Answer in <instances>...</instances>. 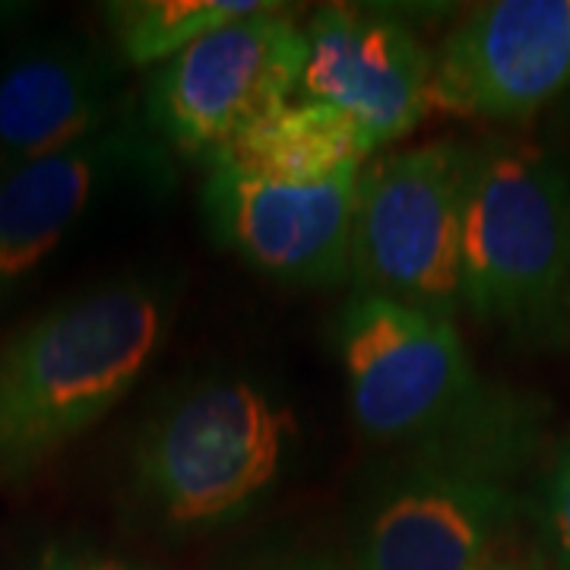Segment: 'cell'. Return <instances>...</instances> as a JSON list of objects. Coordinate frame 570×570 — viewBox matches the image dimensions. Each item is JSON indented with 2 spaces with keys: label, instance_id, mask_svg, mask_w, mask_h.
I'll return each instance as SVG.
<instances>
[{
  "label": "cell",
  "instance_id": "cell-17",
  "mask_svg": "<svg viewBox=\"0 0 570 570\" xmlns=\"http://www.w3.org/2000/svg\"><path fill=\"white\" fill-rule=\"evenodd\" d=\"M61 570H140L124 561H111V558H92V561H80V564H63Z\"/></svg>",
  "mask_w": 570,
  "mask_h": 570
},
{
  "label": "cell",
  "instance_id": "cell-16",
  "mask_svg": "<svg viewBox=\"0 0 570 570\" xmlns=\"http://www.w3.org/2000/svg\"><path fill=\"white\" fill-rule=\"evenodd\" d=\"M247 570H340L333 568L324 558H276V561H266V564H254Z\"/></svg>",
  "mask_w": 570,
  "mask_h": 570
},
{
  "label": "cell",
  "instance_id": "cell-15",
  "mask_svg": "<svg viewBox=\"0 0 570 570\" xmlns=\"http://www.w3.org/2000/svg\"><path fill=\"white\" fill-rule=\"evenodd\" d=\"M542 527H546L549 546L558 554V561L564 564V570H570V438L558 453L549 485H546Z\"/></svg>",
  "mask_w": 570,
  "mask_h": 570
},
{
  "label": "cell",
  "instance_id": "cell-4",
  "mask_svg": "<svg viewBox=\"0 0 570 570\" xmlns=\"http://www.w3.org/2000/svg\"><path fill=\"white\" fill-rule=\"evenodd\" d=\"M570 276V168L539 146L472 153L460 302L510 333L549 324Z\"/></svg>",
  "mask_w": 570,
  "mask_h": 570
},
{
  "label": "cell",
  "instance_id": "cell-10",
  "mask_svg": "<svg viewBox=\"0 0 570 570\" xmlns=\"http://www.w3.org/2000/svg\"><path fill=\"white\" fill-rule=\"evenodd\" d=\"M570 86V0H494L450 32L431 105L489 121H523Z\"/></svg>",
  "mask_w": 570,
  "mask_h": 570
},
{
  "label": "cell",
  "instance_id": "cell-2",
  "mask_svg": "<svg viewBox=\"0 0 570 570\" xmlns=\"http://www.w3.org/2000/svg\"><path fill=\"white\" fill-rule=\"evenodd\" d=\"M178 292L121 276L48 307L0 340V485H26L137 387Z\"/></svg>",
  "mask_w": 570,
  "mask_h": 570
},
{
  "label": "cell",
  "instance_id": "cell-13",
  "mask_svg": "<svg viewBox=\"0 0 570 570\" xmlns=\"http://www.w3.org/2000/svg\"><path fill=\"white\" fill-rule=\"evenodd\" d=\"M377 149L362 124L326 102H285L223 142L206 163L269 184H321L362 171Z\"/></svg>",
  "mask_w": 570,
  "mask_h": 570
},
{
  "label": "cell",
  "instance_id": "cell-5",
  "mask_svg": "<svg viewBox=\"0 0 570 570\" xmlns=\"http://www.w3.org/2000/svg\"><path fill=\"white\" fill-rule=\"evenodd\" d=\"M472 153L428 142L362 168L348 273L358 292L453 321Z\"/></svg>",
  "mask_w": 570,
  "mask_h": 570
},
{
  "label": "cell",
  "instance_id": "cell-12",
  "mask_svg": "<svg viewBox=\"0 0 570 570\" xmlns=\"http://www.w3.org/2000/svg\"><path fill=\"white\" fill-rule=\"evenodd\" d=\"M118 67L92 41L58 39L0 70V163L61 153L121 118Z\"/></svg>",
  "mask_w": 570,
  "mask_h": 570
},
{
  "label": "cell",
  "instance_id": "cell-6",
  "mask_svg": "<svg viewBox=\"0 0 570 570\" xmlns=\"http://www.w3.org/2000/svg\"><path fill=\"white\" fill-rule=\"evenodd\" d=\"M305 55V29L266 3L165 61L146 89L142 121L163 142L209 159L298 92Z\"/></svg>",
  "mask_w": 570,
  "mask_h": 570
},
{
  "label": "cell",
  "instance_id": "cell-8",
  "mask_svg": "<svg viewBox=\"0 0 570 570\" xmlns=\"http://www.w3.org/2000/svg\"><path fill=\"white\" fill-rule=\"evenodd\" d=\"M358 175L348 171L321 184H269L209 168L200 190L206 232L273 283L298 288L346 283Z\"/></svg>",
  "mask_w": 570,
  "mask_h": 570
},
{
  "label": "cell",
  "instance_id": "cell-11",
  "mask_svg": "<svg viewBox=\"0 0 570 570\" xmlns=\"http://www.w3.org/2000/svg\"><path fill=\"white\" fill-rule=\"evenodd\" d=\"M298 92L343 108L377 146L412 134L431 108L434 58L403 17L381 7L326 3L305 26Z\"/></svg>",
  "mask_w": 570,
  "mask_h": 570
},
{
  "label": "cell",
  "instance_id": "cell-7",
  "mask_svg": "<svg viewBox=\"0 0 570 570\" xmlns=\"http://www.w3.org/2000/svg\"><path fill=\"white\" fill-rule=\"evenodd\" d=\"M513 517L510 479L434 456H403L371 491L358 570H479Z\"/></svg>",
  "mask_w": 570,
  "mask_h": 570
},
{
  "label": "cell",
  "instance_id": "cell-9",
  "mask_svg": "<svg viewBox=\"0 0 570 570\" xmlns=\"http://www.w3.org/2000/svg\"><path fill=\"white\" fill-rule=\"evenodd\" d=\"M165 178L163 140L130 115L61 153L10 168L0 181V295L32 276L111 190L127 181L159 187Z\"/></svg>",
  "mask_w": 570,
  "mask_h": 570
},
{
  "label": "cell",
  "instance_id": "cell-1",
  "mask_svg": "<svg viewBox=\"0 0 570 570\" xmlns=\"http://www.w3.org/2000/svg\"><path fill=\"white\" fill-rule=\"evenodd\" d=\"M348 412L374 444L510 479L535 448L539 419L472 367L448 317L355 292L333 321Z\"/></svg>",
  "mask_w": 570,
  "mask_h": 570
},
{
  "label": "cell",
  "instance_id": "cell-14",
  "mask_svg": "<svg viewBox=\"0 0 570 570\" xmlns=\"http://www.w3.org/2000/svg\"><path fill=\"white\" fill-rule=\"evenodd\" d=\"M269 0H121L105 7V22L121 61L153 67L228 22L264 10Z\"/></svg>",
  "mask_w": 570,
  "mask_h": 570
},
{
  "label": "cell",
  "instance_id": "cell-18",
  "mask_svg": "<svg viewBox=\"0 0 570 570\" xmlns=\"http://www.w3.org/2000/svg\"><path fill=\"white\" fill-rule=\"evenodd\" d=\"M479 570H523V568H520L517 561H510V558H504V554H498V551H494V554H491L489 561H485Z\"/></svg>",
  "mask_w": 570,
  "mask_h": 570
},
{
  "label": "cell",
  "instance_id": "cell-3",
  "mask_svg": "<svg viewBox=\"0 0 570 570\" xmlns=\"http://www.w3.org/2000/svg\"><path fill=\"white\" fill-rule=\"evenodd\" d=\"M298 438L264 377L216 367L165 393L134 441V498L168 532L245 520L276 491Z\"/></svg>",
  "mask_w": 570,
  "mask_h": 570
}]
</instances>
